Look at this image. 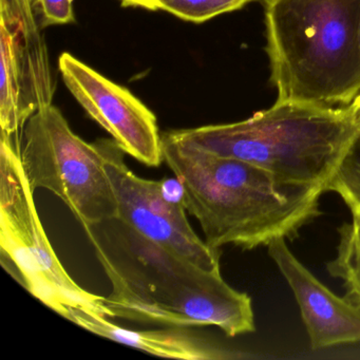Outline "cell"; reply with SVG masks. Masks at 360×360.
Returning <instances> with one entry per match:
<instances>
[{
	"instance_id": "obj_14",
	"label": "cell",
	"mask_w": 360,
	"mask_h": 360,
	"mask_svg": "<svg viewBox=\"0 0 360 360\" xmlns=\"http://www.w3.org/2000/svg\"><path fill=\"white\" fill-rule=\"evenodd\" d=\"M252 0H155L157 11L167 12L186 22H207L221 14L241 9Z\"/></svg>"
},
{
	"instance_id": "obj_17",
	"label": "cell",
	"mask_w": 360,
	"mask_h": 360,
	"mask_svg": "<svg viewBox=\"0 0 360 360\" xmlns=\"http://www.w3.org/2000/svg\"><path fill=\"white\" fill-rule=\"evenodd\" d=\"M349 108H351L356 121H357L360 125V94L356 96L355 100L349 105Z\"/></svg>"
},
{
	"instance_id": "obj_2",
	"label": "cell",
	"mask_w": 360,
	"mask_h": 360,
	"mask_svg": "<svg viewBox=\"0 0 360 360\" xmlns=\"http://www.w3.org/2000/svg\"><path fill=\"white\" fill-rule=\"evenodd\" d=\"M162 153L210 248L250 250L278 239L292 241L322 214L321 187L285 184L264 168L183 144L166 132Z\"/></svg>"
},
{
	"instance_id": "obj_11",
	"label": "cell",
	"mask_w": 360,
	"mask_h": 360,
	"mask_svg": "<svg viewBox=\"0 0 360 360\" xmlns=\"http://www.w3.org/2000/svg\"><path fill=\"white\" fill-rule=\"evenodd\" d=\"M64 318L104 338L159 357L183 360L241 359L248 355L231 351L185 330L186 328L136 330L122 328L110 318L83 309H70Z\"/></svg>"
},
{
	"instance_id": "obj_9",
	"label": "cell",
	"mask_w": 360,
	"mask_h": 360,
	"mask_svg": "<svg viewBox=\"0 0 360 360\" xmlns=\"http://www.w3.org/2000/svg\"><path fill=\"white\" fill-rule=\"evenodd\" d=\"M58 69L75 100L124 153L150 167L163 162L157 117L129 90L67 52L60 56Z\"/></svg>"
},
{
	"instance_id": "obj_12",
	"label": "cell",
	"mask_w": 360,
	"mask_h": 360,
	"mask_svg": "<svg viewBox=\"0 0 360 360\" xmlns=\"http://www.w3.org/2000/svg\"><path fill=\"white\" fill-rule=\"evenodd\" d=\"M337 255L326 264L332 277L342 280L345 298L360 309V220L343 223L338 229Z\"/></svg>"
},
{
	"instance_id": "obj_8",
	"label": "cell",
	"mask_w": 360,
	"mask_h": 360,
	"mask_svg": "<svg viewBox=\"0 0 360 360\" xmlns=\"http://www.w3.org/2000/svg\"><path fill=\"white\" fill-rule=\"evenodd\" d=\"M0 126L18 138L35 112L52 104L54 84L47 46L28 0H1Z\"/></svg>"
},
{
	"instance_id": "obj_4",
	"label": "cell",
	"mask_w": 360,
	"mask_h": 360,
	"mask_svg": "<svg viewBox=\"0 0 360 360\" xmlns=\"http://www.w3.org/2000/svg\"><path fill=\"white\" fill-rule=\"evenodd\" d=\"M359 131L349 106L276 102L237 123L166 134L207 153L255 164L285 184L321 187L326 193Z\"/></svg>"
},
{
	"instance_id": "obj_7",
	"label": "cell",
	"mask_w": 360,
	"mask_h": 360,
	"mask_svg": "<svg viewBox=\"0 0 360 360\" xmlns=\"http://www.w3.org/2000/svg\"><path fill=\"white\" fill-rule=\"evenodd\" d=\"M115 191L117 220L149 241L210 271L220 269V250L195 233L186 217L178 179L141 178L125 163V153L111 139L96 141Z\"/></svg>"
},
{
	"instance_id": "obj_16",
	"label": "cell",
	"mask_w": 360,
	"mask_h": 360,
	"mask_svg": "<svg viewBox=\"0 0 360 360\" xmlns=\"http://www.w3.org/2000/svg\"><path fill=\"white\" fill-rule=\"evenodd\" d=\"M123 7L141 8L148 11H157L155 0H119Z\"/></svg>"
},
{
	"instance_id": "obj_13",
	"label": "cell",
	"mask_w": 360,
	"mask_h": 360,
	"mask_svg": "<svg viewBox=\"0 0 360 360\" xmlns=\"http://www.w3.org/2000/svg\"><path fill=\"white\" fill-rule=\"evenodd\" d=\"M328 191L339 195L353 219L360 220V131L328 181Z\"/></svg>"
},
{
	"instance_id": "obj_5",
	"label": "cell",
	"mask_w": 360,
	"mask_h": 360,
	"mask_svg": "<svg viewBox=\"0 0 360 360\" xmlns=\"http://www.w3.org/2000/svg\"><path fill=\"white\" fill-rule=\"evenodd\" d=\"M20 143L15 136L1 134V264L32 296L62 317L73 307L108 317L105 297L81 288L56 256L37 212L34 191L22 167Z\"/></svg>"
},
{
	"instance_id": "obj_18",
	"label": "cell",
	"mask_w": 360,
	"mask_h": 360,
	"mask_svg": "<svg viewBox=\"0 0 360 360\" xmlns=\"http://www.w3.org/2000/svg\"><path fill=\"white\" fill-rule=\"evenodd\" d=\"M31 3H32V5L34 6L35 0H30ZM35 9V8H34Z\"/></svg>"
},
{
	"instance_id": "obj_10",
	"label": "cell",
	"mask_w": 360,
	"mask_h": 360,
	"mask_svg": "<svg viewBox=\"0 0 360 360\" xmlns=\"http://www.w3.org/2000/svg\"><path fill=\"white\" fill-rule=\"evenodd\" d=\"M267 248L294 292L311 349L360 342L359 307L320 282L290 252L285 239L276 240Z\"/></svg>"
},
{
	"instance_id": "obj_6",
	"label": "cell",
	"mask_w": 360,
	"mask_h": 360,
	"mask_svg": "<svg viewBox=\"0 0 360 360\" xmlns=\"http://www.w3.org/2000/svg\"><path fill=\"white\" fill-rule=\"evenodd\" d=\"M20 158L31 188L60 198L82 226L117 218V203L98 142L73 132L60 109L48 105L22 128Z\"/></svg>"
},
{
	"instance_id": "obj_15",
	"label": "cell",
	"mask_w": 360,
	"mask_h": 360,
	"mask_svg": "<svg viewBox=\"0 0 360 360\" xmlns=\"http://www.w3.org/2000/svg\"><path fill=\"white\" fill-rule=\"evenodd\" d=\"M34 8L41 28L75 22L73 0H35Z\"/></svg>"
},
{
	"instance_id": "obj_1",
	"label": "cell",
	"mask_w": 360,
	"mask_h": 360,
	"mask_svg": "<svg viewBox=\"0 0 360 360\" xmlns=\"http://www.w3.org/2000/svg\"><path fill=\"white\" fill-rule=\"evenodd\" d=\"M111 283L109 318L172 328L217 326L226 336L256 330L252 298L231 288L221 269H203L117 219L85 226Z\"/></svg>"
},
{
	"instance_id": "obj_3",
	"label": "cell",
	"mask_w": 360,
	"mask_h": 360,
	"mask_svg": "<svg viewBox=\"0 0 360 360\" xmlns=\"http://www.w3.org/2000/svg\"><path fill=\"white\" fill-rule=\"evenodd\" d=\"M276 102L349 106L360 94V0H261Z\"/></svg>"
}]
</instances>
